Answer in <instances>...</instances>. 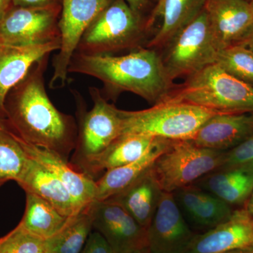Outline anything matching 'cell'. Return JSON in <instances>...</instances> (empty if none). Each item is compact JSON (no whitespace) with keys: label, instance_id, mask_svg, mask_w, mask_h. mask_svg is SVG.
I'll return each instance as SVG.
<instances>
[{"label":"cell","instance_id":"cell-1","mask_svg":"<svg viewBox=\"0 0 253 253\" xmlns=\"http://www.w3.org/2000/svg\"><path fill=\"white\" fill-rule=\"evenodd\" d=\"M50 55L38 61L6 96L5 126L28 144L49 150L68 161L76 149L78 125L51 101L45 87Z\"/></svg>","mask_w":253,"mask_h":253},{"label":"cell","instance_id":"cell-2","mask_svg":"<svg viewBox=\"0 0 253 253\" xmlns=\"http://www.w3.org/2000/svg\"><path fill=\"white\" fill-rule=\"evenodd\" d=\"M69 73L96 78L111 94L127 91L154 105L162 102L172 91L162 57L151 48L139 47L121 56L76 52Z\"/></svg>","mask_w":253,"mask_h":253},{"label":"cell","instance_id":"cell-3","mask_svg":"<svg viewBox=\"0 0 253 253\" xmlns=\"http://www.w3.org/2000/svg\"><path fill=\"white\" fill-rule=\"evenodd\" d=\"M163 101L189 103L218 113H253V86L213 63L188 77Z\"/></svg>","mask_w":253,"mask_h":253},{"label":"cell","instance_id":"cell-4","mask_svg":"<svg viewBox=\"0 0 253 253\" xmlns=\"http://www.w3.org/2000/svg\"><path fill=\"white\" fill-rule=\"evenodd\" d=\"M217 113L181 101H163L141 111L121 110V135L142 134L172 141L191 140L200 127Z\"/></svg>","mask_w":253,"mask_h":253},{"label":"cell","instance_id":"cell-5","mask_svg":"<svg viewBox=\"0 0 253 253\" xmlns=\"http://www.w3.org/2000/svg\"><path fill=\"white\" fill-rule=\"evenodd\" d=\"M89 91L93 101L89 111H86L81 94L78 91H72L78 124L77 144L71 165L80 172L122 134L121 110L109 104L97 88L91 86Z\"/></svg>","mask_w":253,"mask_h":253},{"label":"cell","instance_id":"cell-6","mask_svg":"<svg viewBox=\"0 0 253 253\" xmlns=\"http://www.w3.org/2000/svg\"><path fill=\"white\" fill-rule=\"evenodd\" d=\"M146 29L141 14L126 0H113L89 25L76 52L86 55H114L137 49Z\"/></svg>","mask_w":253,"mask_h":253},{"label":"cell","instance_id":"cell-7","mask_svg":"<svg viewBox=\"0 0 253 253\" xmlns=\"http://www.w3.org/2000/svg\"><path fill=\"white\" fill-rule=\"evenodd\" d=\"M225 151L173 141L154 163L150 174L163 192L172 193L221 168Z\"/></svg>","mask_w":253,"mask_h":253},{"label":"cell","instance_id":"cell-8","mask_svg":"<svg viewBox=\"0 0 253 253\" xmlns=\"http://www.w3.org/2000/svg\"><path fill=\"white\" fill-rule=\"evenodd\" d=\"M163 59L168 77L174 80L192 76L215 63L218 51L207 13L204 9L168 44Z\"/></svg>","mask_w":253,"mask_h":253},{"label":"cell","instance_id":"cell-9","mask_svg":"<svg viewBox=\"0 0 253 253\" xmlns=\"http://www.w3.org/2000/svg\"><path fill=\"white\" fill-rule=\"evenodd\" d=\"M113 0H62L59 20L61 46L53 59L51 89L66 84L71 60L89 25Z\"/></svg>","mask_w":253,"mask_h":253},{"label":"cell","instance_id":"cell-10","mask_svg":"<svg viewBox=\"0 0 253 253\" xmlns=\"http://www.w3.org/2000/svg\"><path fill=\"white\" fill-rule=\"evenodd\" d=\"M61 6H11L0 21V41L15 46H34L60 41Z\"/></svg>","mask_w":253,"mask_h":253},{"label":"cell","instance_id":"cell-11","mask_svg":"<svg viewBox=\"0 0 253 253\" xmlns=\"http://www.w3.org/2000/svg\"><path fill=\"white\" fill-rule=\"evenodd\" d=\"M93 229L104 236L114 253L148 249L147 229L119 205L105 201L89 206Z\"/></svg>","mask_w":253,"mask_h":253},{"label":"cell","instance_id":"cell-12","mask_svg":"<svg viewBox=\"0 0 253 253\" xmlns=\"http://www.w3.org/2000/svg\"><path fill=\"white\" fill-rule=\"evenodd\" d=\"M194 236L184 220L174 194L161 191L147 229L149 253H184Z\"/></svg>","mask_w":253,"mask_h":253},{"label":"cell","instance_id":"cell-13","mask_svg":"<svg viewBox=\"0 0 253 253\" xmlns=\"http://www.w3.org/2000/svg\"><path fill=\"white\" fill-rule=\"evenodd\" d=\"M204 9L219 51L241 44L253 27V6L247 0H206Z\"/></svg>","mask_w":253,"mask_h":253},{"label":"cell","instance_id":"cell-14","mask_svg":"<svg viewBox=\"0 0 253 253\" xmlns=\"http://www.w3.org/2000/svg\"><path fill=\"white\" fill-rule=\"evenodd\" d=\"M253 249V215L246 208L233 211L219 225L195 236L184 253H226Z\"/></svg>","mask_w":253,"mask_h":253},{"label":"cell","instance_id":"cell-15","mask_svg":"<svg viewBox=\"0 0 253 253\" xmlns=\"http://www.w3.org/2000/svg\"><path fill=\"white\" fill-rule=\"evenodd\" d=\"M252 136L253 113H218L189 141L199 147L226 151Z\"/></svg>","mask_w":253,"mask_h":253},{"label":"cell","instance_id":"cell-16","mask_svg":"<svg viewBox=\"0 0 253 253\" xmlns=\"http://www.w3.org/2000/svg\"><path fill=\"white\" fill-rule=\"evenodd\" d=\"M61 41L34 46H15L0 41V119L5 116L4 102L11 89L31 68L46 55L59 51Z\"/></svg>","mask_w":253,"mask_h":253},{"label":"cell","instance_id":"cell-17","mask_svg":"<svg viewBox=\"0 0 253 253\" xmlns=\"http://www.w3.org/2000/svg\"><path fill=\"white\" fill-rule=\"evenodd\" d=\"M21 141L30 158L51 171L66 186L80 211H84L94 202L96 181L92 177L80 172L68 163L67 161L52 151L28 144L21 139Z\"/></svg>","mask_w":253,"mask_h":253},{"label":"cell","instance_id":"cell-18","mask_svg":"<svg viewBox=\"0 0 253 253\" xmlns=\"http://www.w3.org/2000/svg\"><path fill=\"white\" fill-rule=\"evenodd\" d=\"M16 182L26 192L33 193L45 200L66 217H74L82 212L61 181L29 156Z\"/></svg>","mask_w":253,"mask_h":253},{"label":"cell","instance_id":"cell-19","mask_svg":"<svg viewBox=\"0 0 253 253\" xmlns=\"http://www.w3.org/2000/svg\"><path fill=\"white\" fill-rule=\"evenodd\" d=\"M172 142V140L160 138L149 151L139 159L126 166L106 171L104 176L96 181L94 201H106L132 185L149 172L157 158Z\"/></svg>","mask_w":253,"mask_h":253},{"label":"cell","instance_id":"cell-20","mask_svg":"<svg viewBox=\"0 0 253 253\" xmlns=\"http://www.w3.org/2000/svg\"><path fill=\"white\" fill-rule=\"evenodd\" d=\"M205 3L206 0H159L146 28L153 24L158 16L162 17V24L146 47L152 49L169 44L181 29L201 12Z\"/></svg>","mask_w":253,"mask_h":253},{"label":"cell","instance_id":"cell-21","mask_svg":"<svg viewBox=\"0 0 253 253\" xmlns=\"http://www.w3.org/2000/svg\"><path fill=\"white\" fill-rule=\"evenodd\" d=\"M158 139L160 138L142 134H122L101 154L88 163L81 172L94 179L95 174L102 171L134 162L147 153Z\"/></svg>","mask_w":253,"mask_h":253},{"label":"cell","instance_id":"cell-22","mask_svg":"<svg viewBox=\"0 0 253 253\" xmlns=\"http://www.w3.org/2000/svg\"><path fill=\"white\" fill-rule=\"evenodd\" d=\"M203 186L230 206L244 204L253 191V161L210 173Z\"/></svg>","mask_w":253,"mask_h":253},{"label":"cell","instance_id":"cell-23","mask_svg":"<svg viewBox=\"0 0 253 253\" xmlns=\"http://www.w3.org/2000/svg\"><path fill=\"white\" fill-rule=\"evenodd\" d=\"M149 171L122 192L106 200L122 206L146 229L154 217L161 193Z\"/></svg>","mask_w":253,"mask_h":253},{"label":"cell","instance_id":"cell-24","mask_svg":"<svg viewBox=\"0 0 253 253\" xmlns=\"http://www.w3.org/2000/svg\"><path fill=\"white\" fill-rule=\"evenodd\" d=\"M176 191H179L181 208L200 225L214 227L226 221L233 212L230 205L195 186H187Z\"/></svg>","mask_w":253,"mask_h":253},{"label":"cell","instance_id":"cell-25","mask_svg":"<svg viewBox=\"0 0 253 253\" xmlns=\"http://www.w3.org/2000/svg\"><path fill=\"white\" fill-rule=\"evenodd\" d=\"M26 194V210L18 224L36 237L44 241L53 237L73 217L63 215L52 205L33 193Z\"/></svg>","mask_w":253,"mask_h":253},{"label":"cell","instance_id":"cell-26","mask_svg":"<svg viewBox=\"0 0 253 253\" xmlns=\"http://www.w3.org/2000/svg\"><path fill=\"white\" fill-rule=\"evenodd\" d=\"M92 229L89 206L71 217L58 234L46 240V253H81Z\"/></svg>","mask_w":253,"mask_h":253},{"label":"cell","instance_id":"cell-27","mask_svg":"<svg viewBox=\"0 0 253 253\" xmlns=\"http://www.w3.org/2000/svg\"><path fill=\"white\" fill-rule=\"evenodd\" d=\"M28 159L21 139L0 119V181H17Z\"/></svg>","mask_w":253,"mask_h":253},{"label":"cell","instance_id":"cell-28","mask_svg":"<svg viewBox=\"0 0 253 253\" xmlns=\"http://www.w3.org/2000/svg\"><path fill=\"white\" fill-rule=\"evenodd\" d=\"M215 63L231 76L253 86V51L244 44L218 51Z\"/></svg>","mask_w":253,"mask_h":253},{"label":"cell","instance_id":"cell-29","mask_svg":"<svg viewBox=\"0 0 253 253\" xmlns=\"http://www.w3.org/2000/svg\"><path fill=\"white\" fill-rule=\"evenodd\" d=\"M0 253H46L45 241L18 226L0 239Z\"/></svg>","mask_w":253,"mask_h":253},{"label":"cell","instance_id":"cell-30","mask_svg":"<svg viewBox=\"0 0 253 253\" xmlns=\"http://www.w3.org/2000/svg\"><path fill=\"white\" fill-rule=\"evenodd\" d=\"M253 161V136L229 151H225L221 168L235 167ZM219 168V169H221Z\"/></svg>","mask_w":253,"mask_h":253},{"label":"cell","instance_id":"cell-31","mask_svg":"<svg viewBox=\"0 0 253 253\" xmlns=\"http://www.w3.org/2000/svg\"><path fill=\"white\" fill-rule=\"evenodd\" d=\"M81 253H114L104 236L98 231L91 232Z\"/></svg>","mask_w":253,"mask_h":253},{"label":"cell","instance_id":"cell-32","mask_svg":"<svg viewBox=\"0 0 253 253\" xmlns=\"http://www.w3.org/2000/svg\"><path fill=\"white\" fill-rule=\"evenodd\" d=\"M62 0H13V6L46 8L61 6Z\"/></svg>","mask_w":253,"mask_h":253},{"label":"cell","instance_id":"cell-33","mask_svg":"<svg viewBox=\"0 0 253 253\" xmlns=\"http://www.w3.org/2000/svg\"><path fill=\"white\" fill-rule=\"evenodd\" d=\"M131 9L138 14H142L145 8L147 6L149 0H126Z\"/></svg>","mask_w":253,"mask_h":253},{"label":"cell","instance_id":"cell-34","mask_svg":"<svg viewBox=\"0 0 253 253\" xmlns=\"http://www.w3.org/2000/svg\"><path fill=\"white\" fill-rule=\"evenodd\" d=\"M13 6V0H0V21Z\"/></svg>","mask_w":253,"mask_h":253},{"label":"cell","instance_id":"cell-35","mask_svg":"<svg viewBox=\"0 0 253 253\" xmlns=\"http://www.w3.org/2000/svg\"><path fill=\"white\" fill-rule=\"evenodd\" d=\"M241 44H244L246 47L249 48V49L253 51V27Z\"/></svg>","mask_w":253,"mask_h":253},{"label":"cell","instance_id":"cell-36","mask_svg":"<svg viewBox=\"0 0 253 253\" xmlns=\"http://www.w3.org/2000/svg\"><path fill=\"white\" fill-rule=\"evenodd\" d=\"M246 202L247 203H246L245 208L247 210L248 212L251 213L253 215V191Z\"/></svg>","mask_w":253,"mask_h":253},{"label":"cell","instance_id":"cell-37","mask_svg":"<svg viewBox=\"0 0 253 253\" xmlns=\"http://www.w3.org/2000/svg\"><path fill=\"white\" fill-rule=\"evenodd\" d=\"M226 253H253V249L236 250Z\"/></svg>","mask_w":253,"mask_h":253},{"label":"cell","instance_id":"cell-38","mask_svg":"<svg viewBox=\"0 0 253 253\" xmlns=\"http://www.w3.org/2000/svg\"><path fill=\"white\" fill-rule=\"evenodd\" d=\"M122 253H149V249H135L131 251H126Z\"/></svg>","mask_w":253,"mask_h":253},{"label":"cell","instance_id":"cell-39","mask_svg":"<svg viewBox=\"0 0 253 253\" xmlns=\"http://www.w3.org/2000/svg\"><path fill=\"white\" fill-rule=\"evenodd\" d=\"M4 184V181H0V186H1L3 185V184Z\"/></svg>","mask_w":253,"mask_h":253},{"label":"cell","instance_id":"cell-40","mask_svg":"<svg viewBox=\"0 0 253 253\" xmlns=\"http://www.w3.org/2000/svg\"><path fill=\"white\" fill-rule=\"evenodd\" d=\"M250 2L251 3V4H252V6H253V0H251V1Z\"/></svg>","mask_w":253,"mask_h":253},{"label":"cell","instance_id":"cell-41","mask_svg":"<svg viewBox=\"0 0 253 253\" xmlns=\"http://www.w3.org/2000/svg\"><path fill=\"white\" fill-rule=\"evenodd\" d=\"M247 1H251V0H247Z\"/></svg>","mask_w":253,"mask_h":253},{"label":"cell","instance_id":"cell-42","mask_svg":"<svg viewBox=\"0 0 253 253\" xmlns=\"http://www.w3.org/2000/svg\"></svg>","mask_w":253,"mask_h":253}]
</instances>
